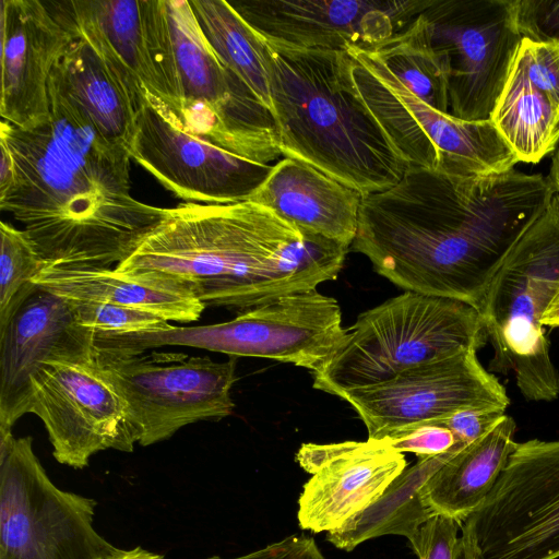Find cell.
<instances>
[{
  "label": "cell",
  "instance_id": "cell-6",
  "mask_svg": "<svg viewBox=\"0 0 559 559\" xmlns=\"http://www.w3.org/2000/svg\"><path fill=\"white\" fill-rule=\"evenodd\" d=\"M559 286V193L525 230L491 281L480 311L493 347L491 370L515 376L528 401L559 395V372L540 323Z\"/></svg>",
  "mask_w": 559,
  "mask_h": 559
},
{
  "label": "cell",
  "instance_id": "cell-18",
  "mask_svg": "<svg viewBox=\"0 0 559 559\" xmlns=\"http://www.w3.org/2000/svg\"><path fill=\"white\" fill-rule=\"evenodd\" d=\"M431 0H237L230 5L265 40L300 49L376 51Z\"/></svg>",
  "mask_w": 559,
  "mask_h": 559
},
{
  "label": "cell",
  "instance_id": "cell-11",
  "mask_svg": "<svg viewBox=\"0 0 559 559\" xmlns=\"http://www.w3.org/2000/svg\"><path fill=\"white\" fill-rule=\"evenodd\" d=\"M95 357L122 397L136 443L152 445L179 429L231 414L236 359L130 354L95 347Z\"/></svg>",
  "mask_w": 559,
  "mask_h": 559
},
{
  "label": "cell",
  "instance_id": "cell-23",
  "mask_svg": "<svg viewBox=\"0 0 559 559\" xmlns=\"http://www.w3.org/2000/svg\"><path fill=\"white\" fill-rule=\"evenodd\" d=\"M364 195L300 160L285 157L248 201L297 227L350 248Z\"/></svg>",
  "mask_w": 559,
  "mask_h": 559
},
{
  "label": "cell",
  "instance_id": "cell-37",
  "mask_svg": "<svg viewBox=\"0 0 559 559\" xmlns=\"http://www.w3.org/2000/svg\"><path fill=\"white\" fill-rule=\"evenodd\" d=\"M0 197L5 195L15 181V162L7 144L0 140Z\"/></svg>",
  "mask_w": 559,
  "mask_h": 559
},
{
  "label": "cell",
  "instance_id": "cell-10",
  "mask_svg": "<svg viewBox=\"0 0 559 559\" xmlns=\"http://www.w3.org/2000/svg\"><path fill=\"white\" fill-rule=\"evenodd\" d=\"M181 82L186 130L260 164L282 155L272 111L217 56L189 0H164Z\"/></svg>",
  "mask_w": 559,
  "mask_h": 559
},
{
  "label": "cell",
  "instance_id": "cell-26",
  "mask_svg": "<svg viewBox=\"0 0 559 559\" xmlns=\"http://www.w3.org/2000/svg\"><path fill=\"white\" fill-rule=\"evenodd\" d=\"M515 421L504 417L442 465L421 487L435 513L463 522L486 500L514 451Z\"/></svg>",
  "mask_w": 559,
  "mask_h": 559
},
{
  "label": "cell",
  "instance_id": "cell-3",
  "mask_svg": "<svg viewBox=\"0 0 559 559\" xmlns=\"http://www.w3.org/2000/svg\"><path fill=\"white\" fill-rule=\"evenodd\" d=\"M348 249L302 233L252 201L185 202L166 209L115 270L175 278L205 307L241 312L336 278Z\"/></svg>",
  "mask_w": 559,
  "mask_h": 559
},
{
  "label": "cell",
  "instance_id": "cell-4",
  "mask_svg": "<svg viewBox=\"0 0 559 559\" xmlns=\"http://www.w3.org/2000/svg\"><path fill=\"white\" fill-rule=\"evenodd\" d=\"M264 41L282 155L362 195L396 185L408 165L361 100L350 56Z\"/></svg>",
  "mask_w": 559,
  "mask_h": 559
},
{
  "label": "cell",
  "instance_id": "cell-33",
  "mask_svg": "<svg viewBox=\"0 0 559 559\" xmlns=\"http://www.w3.org/2000/svg\"><path fill=\"white\" fill-rule=\"evenodd\" d=\"M380 440L401 453H415L418 459L445 453L459 444L449 429L428 421L396 430Z\"/></svg>",
  "mask_w": 559,
  "mask_h": 559
},
{
  "label": "cell",
  "instance_id": "cell-16",
  "mask_svg": "<svg viewBox=\"0 0 559 559\" xmlns=\"http://www.w3.org/2000/svg\"><path fill=\"white\" fill-rule=\"evenodd\" d=\"M128 150L167 190L200 204L248 201L273 169L192 134L146 91Z\"/></svg>",
  "mask_w": 559,
  "mask_h": 559
},
{
  "label": "cell",
  "instance_id": "cell-14",
  "mask_svg": "<svg viewBox=\"0 0 559 559\" xmlns=\"http://www.w3.org/2000/svg\"><path fill=\"white\" fill-rule=\"evenodd\" d=\"M48 2L135 93L148 92L179 116L182 90L164 0Z\"/></svg>",
  "mask_w": 559,
  "mask_h": 559
},
{
  "label": "cell",
  "instance_id": "cell-31",
  "mask_svg": "<svg viewBox=\"0 0 559 559\" xmlns=\"http://www.w3.org/2000/svg\"><path fill=\"white\" fill-rule=\"evenodd\" d=\"M67 300L76 322L97 334L154 332L165 330L171 325L164 318L136 308L94 301Z\"/></svg>",
  "mask_w": 559,
  "mask_h": 559
},
{
  "label": "cell",
  "instance_id": "cell-29",
  "mask_svg": "<svg viewBox=\"0 0 559 559\" xmlns=\"http://www.w3.org/2000/svg\"><path fill=\"white\" fill-rule=\"evenodd\" d=\"M373 55L413 94L433 109L449 114L444 69L432 50L419 14Z\"/></svg>",
  "mask_w": 559,
  "mask_h": 559
},
{
  "label": "cell",
  "instance_id": "cell-2",
  "mask_svg": "<svg viewBox=\"0 0 559 559\" xmlns=\"http://www.w3.org/2000/svg\"><path fill=\"white\" fill-rule=\"evenodd\" d=\"M50 116L34 129L1 121L15 162L0 209L23 224L46 264L114 269L163 219L166 209L131 194L128 147L105 138L50 76Z\"/></svg>",
  "mask_w": 559,
  "mask_h": 559
},
{
  "label": "cell",
  "instance_id": "cell-1",
  "mask_svg": "<svg viewBox=\"0 0 559 559\" xmlns=\"http://www.w3.org/2000/svg\"><path fill=\"white\" fill-rule=\"evenodd\" d=\"M554 193L548 177L515 168L460 176L408 166L393 187L364 195L350 249L406 292L480 313L503 260Z\"/></svg>",
  "mask_w": 559,
  "mask_h": 559
},
{
  "label": "cell",
  "instance_id": "cell-15",
  "mask_svg": "<svg viewBox=\"0 0 559 559\" xmlns=\"http://www.w3.org/2000/svg\"><path fill=\"white\" fill-rule=\"evenodd\" d=\"M26 413L43 421L53 457L76 469L100 451L132 452L136 443L126 404L96 357L43 365L31 378Z\"/></svg>",
  "mask_w": 559,
  "mask_h": 559
},
{
  "label": "cell",
  "instance_id": "cell-27",
  "mask_svg": "<svg viewBox=\"0 0 559 559\" xmlns=\"http://www.w3.org/2000/svg\"><path fill=\"white\" fill-rule=\"evenodd\" d=\"M465 447L459 443L445 453L419 457L415 465L406 467L392 481L377 501L352 516L342 527L328 532V542L345 551L383 535H401L412 542L419 527L437 514L421 498V487Z\"/></svg>",
  "mask_w": 559,
  "mask_h": 559
},
{
  "label": "cell",
  "instance_id": "cell-40",
  "mask_svg": "<svg viewBox=\"0 0 559 559\" xmlns=\"http://www.w3.org/2000/svg\"><path fill=\"white\" fill-rule=\"evenodd\" d=\"M554 189L559 193V148L555 153L551 162L550 175L548 176Z\"/></svg>",
  "mask_w": 559,
  "mask_h": 559
},
{
  "label": "cell",
  "instance_id": "cell-20",
  "mask_svg": "<svg viewBox=\"0 0 559 559\" xmlns=\"http://www.w3.org/2000/svg\"><path fill=\"white\" fill-rule=\"evenodd\" d=\"M312 476L298 499L299 527L331 532L379 499L407 467L403 453L383 440L304 443L296 454Z\"/></svg>",
  "mask_w": 559,
  "mask_h": 559
},
{
  "label": "cell",
  "instance_id": "cell-8",
  "mask_svg": "<svg viewBox=\"0 0 559 559\" xmlns=\"http://www.w3.org/2000/svg\"><path fill=\"white\" fill-rule=\"evenodd\" d=\"M347 53L361 100L408 166L486 176L508 171L519 162L491 120L464 121L440 112L413 94L373 52Z\"/></svg>",
  "mask_w": 559,
  "mask_h": 559
},
{
  "label": "cell",
  "instance_id": "cell-30",
  "mask_svg": "<svg viewBox=\"0 0 559 559\" xmlns=\"http://www.w3.org/2000/svg\"><path fill=\"white\" fill-rule=\"evenodd\" d=\"M0 326L20 298L33 286V278L46 265L24 230L0 224Z\"/></svg>",
  "mask_w": 559,
  "mask_h": 559
},
{
  "label": "cell",
  "instance_id": "cell-39",
  "mask_svg": "<svg viewBox=\"0 0 559 559\" xmlns=\"http://www.w3.org/2000/svg\"><path fill=\"white\" fill-rule=\"evenodd\" d=\"M112 559H166L163 555L150 551L140 546L120 551Z\"/></svg>",
  "mask_w": 559,
  "mask_h": 559
},
{
  "label": "cell",
  "instance_id": "cell-25",
  "mask_svg": "<svg viewBox=\"0 0 559 559\" xmlns=\"http://www.w3.org/2000/svg\"><path fill=\"white\" fill-rule=\"evenodd\" d=\"M51 78L105 138L129 147L144 95L135 93L87 43L74 39Z\"/></svg>",
  "mask_w": 559,
  "mask_h": 559
},
{
  "label": "cell",
  "instance_id": "cell-35",
  "mask_svg": "<svg viewBox=\"0 0 559 559\" xmlns=\"http://www.w3.org/2000/svg\"><path fill=\"white\" fill-rule=\"evenodd\" d=\"M519 13L523 36L559 38V0H519Z\"/></svg>",
  "mask_w": 559,
  "mask_h": 559
},
{
  "label": "cell",
  "instance_id": "cell-13",
  "mask_svg": "<svg viewBox=\"0 0 559 559\" xmlns=\"http://www.w3.org/2000/svg\"><path fill=\"white\" fill-rule=\"evenodd\" d=\"M419 17L445 72L449 115L490 120L523 38L519 0H431Z\"/></svg>",
  "mask_w": 559,
  "mask_h": 559
},
{
  "label": "cell",
  "instance_id": "cell-9",
  "mask_svg": "<svg viewBox=\"0 0 559 559\" xmlns=\"http://www.w3.org/2000/svg\"><path fill=\"white\" fill-rule=\"evenodd\" d=\"M97 502L48 477L32 437L0 436V559H112L93 526Z\"/></svg>",
  "mask_w": 559,
  "mask_h": 559
},
{
  "label": "cell",
  "instance_id": "cell-5",
  "mask_svg": "<svg viewBox=\"0 0 559 559\" xmlns=\"http://www.w3.org/2000/svg\"><path fill=\"white\" fill-rule=\"evenodd\" d=\"M488 338L481 314L471 305L406 292L362 312L331 359L313 374V388L342 393L385 382L420 365Z\"/></svg>",
  "mask_w": 559,
  "mask_h": 559
},
{
  "label": "cell",
  "instance_id": "cell-22",
  "mask_svg": "<svg viewBox=\"0 0 559 559\" xmlns=\"http://www.w3.org/2000/svg\"><path fill=\"white\" fill-rule=\"evenodd\" d=\"M519 162L538 163L559 142V38L523 36L490 119Z\"/></svg>",
  "mask_w": 559,
  "mask_h": 559
},
{
  "label": "cell",
  "instance_id": "cell-28",
  "mask_svg": "<svg viewBox=\"0 0 559 559\" xmlns=\"http://www.w3.org/2000/svg\"><path fill=\"white\" fill-rule=\"evenodd\" d=\"M206 40L273 114L266 46L225 0H189Z\"/></svg>",
  "mask_w": 559,
  "mask_h": 559
},
{
  "label": "cell",
  "instance_id": "cell-38",
  "mask_svg": "<svg viewBox=\"0 0 559 559\" xmlns=\"http://www.w3.org/2000/svg\"><path fill=\"white\" fill-rule=\"evenodd\" d=\"M540 323L543 326H559V286L554 293L546 310L544 311Z\"/></svg>",
  "mask_w": 559,
  "mask_h": 559
},
{
  "label": "cell",
  "instance_id": "cell-19",
  "mask_svg": "<svg viewBox=\"0 0 559 559\" xmlns=\"http://www.w3.org/2000/svg\"><path fill=\"white\" fill-rule=\"evenodd\" d=\"M95 357V332L69 301L33 283L0 326V436L27 414L32 376L50 361Z\"/></svg>",
  "mask_w": 559,
  "mask_h": 559
},
{
  "label": "cell",
  "instance_id": "cell-17",
  "mask_svg": "<svg viewBox=\"0 0 559 559\" xmlns=\"http://www.w3.org/2000/svg\"><path fill=\"white\" fill-rule=\"evenodd\" d=\"M475 349L408 369L382 383L353 389L348 402L380 440L405 427L445 417L471 407L507 409V391L478 361Z\"/></svg>",
  "mask_w": 559,
  "mask_h": 559
},
{
  "label": "cell",
  "instance_id": "cell-34",
  "mask_svg": "<svg viewBox=\"0 0 559 559\" xmlns=\"http://www.w3.org/2000/svg\"><path fill=\"white\" fill-rule=\"evenodd\" d=\"M504 409L471 407L428 423L449 429L457 443L468 445L490 431L503 417Z\"/></svg>",
  "mask_w": 559,
  "mask_h": 559
},
{
  "label": "cell",
  "instance_id": "cell-36",
  "mask_svg": "<svg viewBox=\"0 0 559 559\" xmlns=\"http://www.w3.org/2000/svg\"><path fill=\"white\" fill-rule=\"evenodd\" d=\"M206 559H326L313 537L289 535L261 549L233 557L212 556Z\"/></svg>",
  "mask_w": 559,
  "mask_h": 559
},
{
  "label": "cell",
  "instance_id": "cell-7",
  "mask_svg": "<svg viewBox=\"0 0 559 559\" xmlns=\"http://www.w3.org/2000/svg\"><path fill=\"white\" fill-rule=\"evenodd\" d=\"M347 329L342 326L336 299L317 288L287 294L238 312L230 321L176 326L154 332L112 334L109 347L144 353L162 346H189L211 352L262 357L319 371L340 348Z\"/></svg>",
  "mask_w": 559,
  "mask_h": 559
},
{
  "label": "cell",
  "instance_id": "cell-32",
  "mask_svg": "<svg viewBox=\"0 0 559 559\" xmlns=\"http://www.w3.org/2000/svg\"><path fill=\"white\" fill-rule=\"evenodd\" d=\"M459 533L461 522L437 513L419 527L409 543L418 559H465Z\"/></svg>",
  "mask_w": 559,
  "mask_h": 559
},
{
  "label": "cell",
  "instance_id": "cell-12",
  "mask_svg": "<svg viewBox=\"0 0 559 559\" xmlns=\"http://www.w3.org/2000/svg\"><path fill=\"white\" fill-rule=\"evenodd\" d=\"M461 539L465 559L559 558V440L518 442Z\"/></svg>",
  "mask_w": 559,
  "mask_h": 559
},
{
  "label": "cell",
  "instance_id": "cell-21",
  "mask_svg": "<svg viewBox=\"0 0 559 559\" xmlns=\"http://www.w3.org/2000/svg\"><path fill=\"white\" fill-rule=\"evenodd\" d=\"M0 115L21 129L49 119L48 85L55 67L75 39L40 0H1Z\"/></svg>",
  "mask_w": 559,
  "mask_h": 559
},
{
  "label": "cell",
  "instance_id": "cell-24",
  "mask_svg": "<svg viewBox=\"0 0 559 559\" xmlns=\"http://www.w3.org/2000/svg\"><path fill=\"white\" fill-rule=\"evenodd\" d=\"M32 283L69 300L136 308L180 323L197 321L206 308L183 283L151 272L46 264Z\"/></svg>",
  "mask_w": 559,
  "mask_h": 559
}]
</instances>
